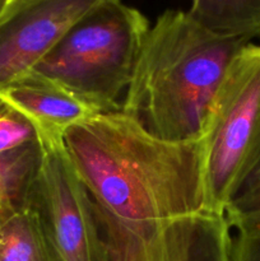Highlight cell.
<instances>
[{
    "label": "cell",
    "instance_id": "obj_4",
    "mask_svg": "<svg viewBox=\"0 0 260 261\" xmlns=\"http://www.w3.org/2000/svg\"><path fill=\"white\" fill-rule=\"evenodd\" d=\"M205 172L209 211L224 214L260 162V45L232 61L209 117Z\"/></svg>",
    "mask_w": 260,
    "mask_h": 261
},
{
    "label": "cell",
    "instance_id": "obj_6",
    "mask_svg": "<svg viewBox=\"0 0 260 261\" xmlns=\"http://www.w3.org/2000/svg\"><path fill=\"white\" fill-rule=\"evenodd\" d=\"M98 216L110 261H233L224 214L201 212L143 226H124L99 211Z\"/></svg>",
    "mask_w": 260,
    "mask_h": 261
},
{
    "label": "cell",
    "instance_id": "obj_14",
    "mask_svg": "<svg viewBox=\"0 0 260 261\" xmlns=\"http://www.w3.org/2000/svg\"><path fill=\"white\" fill-rule=\"evenodd\" d=\"M235 231L233 261H260V223Z\"/></svg>",
    "mask_w": 260,
    "mask_h": 261
},
{
    "label": "cell",
    "instance_id": "obj_10",
    "mask_svg": "<svg viewBox=\"0 0 260 261\" xmlns=\"http://www.w3.org/2000/svg\"><path fill=\"white\" fill-rule=\"evenodd\" d=\"M40 163L38 143L0 153V224L30 205Z\"/></svg>",
    "mask_w": 260,
    "mask_h": 261
},
{
    "label": "cell",
    "instance_id": "obj_16",
    "mask_svg": "<svg viewBox=\"0 0 260 261\" xmlns=\"http://www.w3.org/2000/svg\"><path fill=\"white\" fill-rule=\"evenodd\" d=\"M10 0H0V15L3 14V12L5 10V8H7V5L9 4Z\"/></svg>",
    "mask_w": 260,
    "mask_h": 261
},
{
    "label": "cell",
    "instance_id": "obj_2",
    "mask_svg": "<svg viewBox=\"0 0 260 261\" xmlns=\"http://www.w3.org/2000/svg\"><path fill=\"white\" fill-rule=\"evenodd\" d=\"M246 41L224 37L168 9L148 30L121 111L167 142H198L232 61Z\"/></svg>",
    "mask_w": 260,
    "mask_h": 261
},
{
    "label": "cell",
    "instance_id": "obj_8",
    "mask_svg": "<svg viewBox=\"0 0 260 261\" xmlns=\"http://www.w3.org/2000/svg\"><path fill=\"white\" fill-rule=\"evenodd\" d=\"M0 99L30 121L40 147L63 144L71 127L101 114L81 97L36 71L0 88Z\"/></svg>",
    "mask_w": 260,
    "mask_h": 261
},
{
    "label": "cell",
    "instance_id": "obj_7",
    "mask_svg": "<svg viewBox=\"0 0 260 261\" xmlns=\"http://www.w3.org/2000/svg\"><path fill=\"white\" fill-rule=\"evenodd\" d=\"M106 0H10L0 15V88L30 73Z\"/></svg>",
    "mask_w": 260,
    "mask_h": 261
},
{
    "label": "cell",
    "instance_id": "obj_5",
    "mask_svg": "<svg viewBox=\"0 0 260 261\" xmlns=\"http://www.w3.org/2000/svg\"><path fill=\"white\" fill-rule=\"evenodd\" d=\"M30 206L50 261H110L97 206L64 143L41 147Z\"/></svg>",
    "mask_w": 260,
    "mask_h": 261
},
{
    "label": "cell",
    "instance_id": "obj_9",
    "mask_svg": "<svg viewBox=\"0 0 260 261\" xmlns=\"http://www.w3.org/2000/svg\"><path fill=\"white\" fill-rule=\"evenodd\" d=\"M188 13L217 35L246 42L260 40V0H191Z\"/></svg>",
    "mask_w": 260,
    "mask_h": 261
},
{
    "label": "cell",
    "instance_id": "obj_13",
    "mask_svg": "<svg viewBox=\"0 0 260 261\" xmlns=\"http://www.w3.org/2000/svg\"><path fill=\"white\" fill-rule=\"evenodd\" d=\"M226 218L233 229L260 223V186L239 194L227 208Z\"/></svg>",
    "mask_w": 260,
    "mask_h": 261
},
{
    "label": "cell",
    "instance_id": "obj_15",
    "mask_svg": "<svg viewBox=\"0 0 260 261\" xmlns=\"http://www.w3.org/2000/svg\"><path fill=\"white\" fill-rule=\"evenodd\" d=\"M259 186H260V162H259V165L256 166V168L254 170V172L251 173V176L249 177V180H247L246 185L244 186V189L241 190V193L242 191H247V190H251V189L259 188Z\"/></svg>",
    "mask_w": 260,
    "mask_h": 261
},
{
    "label": "cell",
    "instance_id": "obj_11",
    "mask_svg": "<svg viewBox=\"0 0 260 261\" xmlns=\"http://www.w3.org/2000/svg\"><path fill=\"white\" fill-rule=\"evenodd\" d=\"M0 261H50L37 217L30 205L0 224Z\"/></svg>",
    "mask_w": 260,
    "mask_h": 261
},
{
    "label": "cell",
    "instance_id": "obj_1",
    "mask_svg": "<svg viewBox=\"0 0 260 261\" xmlns=\"http://www.w3.org/2000/svg\"><path fill=\"white\" fill-rule=\"evenodd\" d=\"M64 147L98 211L117 223L155 224L211 212L204 138L167 142L115 111L71 127Z\"/></svg>",
    "mask_w": 260,
    "mask_h": 261
},
{
    "label": "cell",
    "instance_id": "obj_12",
    "mask_svg": "<svg viewBox=\"0 0 260 261\" xmlns=\"http://www.w3.org/2000/svg\"><path fill=\"white\" fill-rule=\"evenodd\" d=\"M37 142L35 129L23 115L0 99V153Z\"/></svg>",
    "mask_w": 260,
    "mask_h": 261
},
{
    "label": "cell",
    "instance_id": "obj_3",
    "mask_svg": "<svg viewBox=\"0 0 260 261\" xmlns=\"http://www.w3.org/2000/svg\"><path fill=\"white\" fill-rule=\"evenodd\" d=\"M147 18L121 0H106L75 23L32 71L81 97L101 112L121 111Z\"/></svg>",
    "mask_w": 260,
    "mask_h": 261
}]
</instances>
